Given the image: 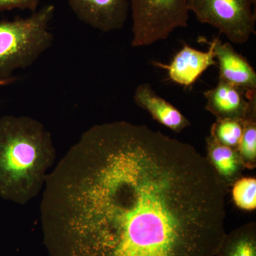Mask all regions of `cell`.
Returning <instances> with one entry per match:
<instances>
[{
  "mask_svg": "<svg viewBox=\"0 0 256 256\" xmlns=\"http://www.w3.org/2000/svg\"><path fill=\"white\" fill-rule=\"evenodd\" d=\"M158 68L166 70L170 80L184 87H191L212 66L216 65L213 47L207 52L184 44L169 64L152 62Z\"/></svg>",
  "mask_w": 256,
  "mask_h": 256,
  "instance_id": "9",
  "label": "cell"
},
{
  "mask_svg": "<svg viewBox=\"0 0 256 256\" xmlns=\"http://www.w3.org/2000/svg\"><path fill=\"white\" fill-rule=\"evenodd\" d=\"M216 256H256V225L249 222L226 234Z\"/></svg>",
  "mask_w": 256,
  "mask_h": 256,
  "instance_id": "12",
  "label": "cell"
},
{
  "mask_svg": "<svg viewBox=\"0 0 256 256\" xmlns=\"http://www.w3.org/2000/svg\"><path fill=\"white\" fill-rule=\"evenodd\" d=\"M232 197L236 206L244 210L256 208V180L240 178L232 185Z\"/></svg>",
  "mask_w": 256,
  "mask_h": 256,
  "instance_id": "15",
  "label": "cell"
},
{
  "mask_svg": "<svg viewBox=\"0 0 256 256\" xmlns=\"http://www.w3.org/2000/svg\"><path fill=\"white\" fill-rule=\"evenodd\" d=\"M242 122V136L236 150L244 168L252 170L256 165V106Z\"/></svg>",
  "mask_w": 256,
  "mask_h": 256,
  "instance_id": "13",
  "label": "cell"
},
{
  "mask_svg": "<svg viewBox=\"0 0 256 256\" xmlns=\"http://www.w3.org/2000/svg\"><path fill=\"white\" fill-rule=\"evenodd\" d=\"M206 158L226 188L240 178L245 169L237 150L224 146L212 136L207 138Z\"/></svg>",
  "mask_w": 256,
  "mask_h": 256,
  "instance_id": "11",
  "label": "cell"
},
{
  "mask_svg": "<svg viewBox=\"0 0 256 256\" xmlns=\"http://www.w3.org/2000/svg\"><path fill=\"white\" fill-rule=\"evenodd\" d=\"M134 48L165 40L178 28L188 26V0H130Z\"/></svg>",
  "mask_w": 256,
  "mask_h": 256,
  "instance_id": "4",
  "label": "cell"
},
{
  "mask_svg": "<svg viewBox=\"0 0 256 256\" xmlns=\"http://www.w3.org/2000/svg\"><path fill=\"white\" fill-rule=\"evenodd\" d=\"M16 80H18V78L14 76H12L8 78H0V86H1L9 85V84L16 82Z\"/></svg>",
  "mask_w": 256,
  "mask_h": 256,
  "instance_id": "17",
  "label": "cell"
},
{
  "mask_svg": "<svg viewBox=\"0 0 256 256\" xmlns=\"http://www.w3.org/2000/svg\"><path fill=\"white\" fill-rule=\"evenodd\" d=\"M41 0H0V12L18 9L37 11Z\"/></svg>",
  "mask_w": 256,
  "mask_h": 256,
  "instance_id": "16",
  "label": "cell"
},
{
  "mask_svg": "<svg viewBox=\"0 0 256 256\" xmlns=\"http://www.w3.org/2000/svg\"><path fill=\"white\" fill-rule=\"evenodd\" d=\"M56 159L52 134L28 116L0 118V197L24 205L44 188Z\"/></svg>",
  "mask_w": 256,
  "mask_h": 256,
  "instance_id": "2",
  "label": "cell"
},
{
  "mask_svg": "<svg viewBox=\"0 0 256 256\" xmlns=\"http://www.w3.org/2000/svg\"><path fill=\"white\" fill-rule=\"evenodd\" d=\"M242 133V120L217 119L216 122L212 124L210 136L220 144L236 149Z\"/></svg>",
  "mask_w": 256,
  "mask_h": 256,
  "instance_id": "14",
  "label": "cell"
},
{
  "mask_svg": "<svg viewBox=\"0 0 256 256\" xmlns=\"http://www.w3.org/2000/svg\"><path fill=\"white\" fill-rule=\"evenodd\" d=\"M206 109L217 119L242 120L256 106V94L247 98L246 92L223 80H218L214 88L204 92Z\"/></svg>",
  "mask_w": 256,
  "mask_h": 256,
  "instance_id": "8",
  "label": "cell"
},
{
  "mask_svg": "<svg viewBox=\"0 0 256 256\" xmlns=\"http://www.w3.org/2000/svg\"><path fill=\"white\" fill-rule=\"evenodd\" d=\"M50 256H216L226 188L191 144L114 121L82 133L44 186Z\"/></svg>",
  "mask_w": 256,
  "mask_h": 256,
  "instance_id": "1",
  "label": "cell"
},
{
  "mask_svg": "<svg viewBox=\"0 0 256 256\" xmlns=\"http://www.w3.org/2000/svg\"><path fill=\"white\" fill-rule=\"evenodd\" d=\"M133 98L153 119L174 132H182L190 126V120L176 107L158 95L150 84L138 86Z\"/></svg>",
  "mask_w": 256,
  "mask_h": 256,
  "instance_id": "10",
  "label": "cell"
},
{
  "mask_svg": "<svg viewBox=\"0 0 256 256\" xmlns=\"http://www.w3.org/2000/svg\"><path fill=\"white\" fill-rule=\"evenodd\" d=\"M55 6L47 4L26 18L0 22V78L26 68L53 45L50 24Z\"/></svg>",
  "mask_w": 256,
  "mask_h": 256,
  "instance_id": "3",
  "label": "cell"
},
{
  "mask_svg": "<svg viewBox=\"0 0 256 256\" xmlns=\"http://www.w3.org/2000/svg\"><path fill=\"white\" fill-rule=\"evenodd\" d=\"M212 45L220 70V80L235 86L248 94L256 92V72L248 60L229 42L220 38L206 42Z\"/></svg>",
  "mask_w": 256,
  "mask_h": 256,
  "instance_id": "7",
  "label": "cell"
},
{
  "mask_svg": "<svg viewBox=\"0 0 256 256\" xmlns=\"http://www.w3.org/2000/svg\"><path fill=\"white\" fill-rule=\"evenodd\" d=\"M256 0H188V8L202 24L216 28L229 41L242 44L256 33Z\"/></svg>",
  "mask_w": 256,
  "mask_h": 256,
  "instance_id": "5",
  "label": "cell"
},
{
  "mask_svg": "<svg viewBox=\"0 0 256 256\" xmlns=\"http://www.w3.org/2000/svg\"><path fill=\"white\" fill-rule=\"evenodd\" d=\"M68 2L80 21L102 32L124 28L130 6V0H68Z\"/></svg>",
  "mask_w": 256,
  "mask_h": 256,
  "instance_id": "6",
  "label": "cell"
}]
</instances>
